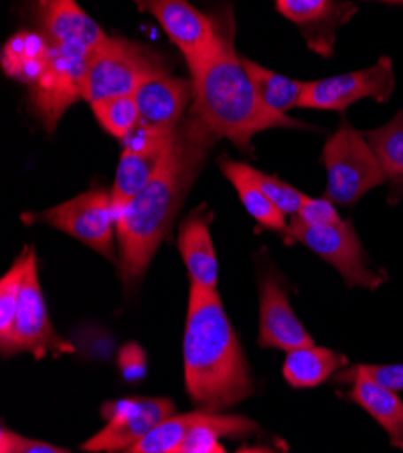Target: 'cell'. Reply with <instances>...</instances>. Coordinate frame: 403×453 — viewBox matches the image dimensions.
I'll list each match as a JSON object with an SVG mask.
<instances>
[{"mask_svg":"<svg viewBox=\"0 0 403 453\" xmlns=\"http://www.w3.org/2000/svg\"><path fill=\"white\" fill-rule=\"evenodd\" d=\"M219 138L192 111L174 128L161 161L145 188L116 219L120 275L125 288L138 284L170 232L179 208Z\"/></svg>","mask_w":403,"mask_h":453,"instance_id":"cell-1","label":"cell"},{"mask_svg":"<svg viewBox=\"0 0 403 453\" xmlns=\"http://www.w3.org/2000/svg\"><path fill=\"white\" fill-rule=\"evenodd\" d=\"M185 388L199 411L225 412L253 394V380L217 289L190 288L183 338Z\"/></svg>","mask_w":403,"mask_h":453,"instance_id":"cell-2","label":"cell"},{"mask_svg":"<svg viewBox=\"0 0 403 453\" xmlns=\"http://www.w3.org/2000/svg\"><path fill=\"white\" fill-rule=\"evenodd\" d=\"M192 100L194 112L210 127L217 138L232 142L239 150H252V138L270 128L315 130L288 114L267 107L237 57L234 27L221 29L217 48L194 69Z\"/></svg>","mask_w":403,"mask_h":453,"instance_id":"cell-3","label":"cell"},{"mask_svg":"<svg viewBox=\"0 0 403 453\" xmlns=\"http://www.w3.org/2000/svg\"><path fill=\"white\" fill-rule=\"evenodd\" d=\"M46 65L31 85L29 100L42 125L53 132L66 111L81 100V81L105 31L74 0H40Z\"/></svg>","mask_w":403,"mask_h":453,"instance_id":"cell-4","label":"cell"},{"mask_svg":"<svg viewBox=\"0 0 403 453\" xmlns=\"http://www.w3.org/2000/svg\"><path fill=\"white\" fill-rule=\"evenodd\" d=\"M321 159L328 173L326 197L338 206H353L385 183L382 165L364 132L354 130L345 119L329 135Z\"/></svg>","mask_w":403,"mask_h":453,"instance_id":"cell-5","label":"cell"},{"mask_svg":"<svg viewBox=\"0 0 403 453\" xmlns=\"http://www.w3.org/2000/svg\"><path fill=\"white\" fill-rule=\"evenodd\" d=\"M165 71L163 60L143 45L125 38H111L93 53L81 81V100L97 104L128 96L152 74Z\"/></svg>","mask_w":403,"mask_h":453,"instance_id":"cell-6","label":"cell"},{"mask_svg":"<svg viewBox=\"0 0 403 453\" xmlns=\"http://www.w3.org/2000/svg\"><path fill=\"white\" fill-rule=\"evenodd\" d=\"M284 237L288 242L304 244L309 251L333 265L347 288L375 291L385 282V275L369 265L368 255L351 220L342 219L335 224L313 226L302 222L298 217H291Z\"/></svg>","mask_w":403,"mask_h":453,"instance_id":"cell-7","label":"cell"},{"mask_svg":"<svg viewBox=\"0 0 403 453\" xmlns=\"http://www.w3.org/2000/svg\"><path fill=\"white\" fill-rule=\"evenodd\" d=\"M22 219L24 222L50 224L111 262L120 260L114 250L116 217L112 211L111 192L107 190H89L55 208L40 213H27Z\"/></svg>","mask_w":403,"mask_h":453,"instance_id":"cell-8","label":"cell"},{"mask_svg":"<svg viewBox=\"0 0 403 453\" xmlns=\"http://www.w3.org/2000/svg\"><path fill=\"white\" fill-rule=\"evenodd\" d=\"M0 352H3L4 357L17 356L20 352H31L38 359L48 352L57 356L74 352V347L58 336L50 320L46 300H43L38 279L36 253L33 248L15 322L10 334L0 340Z\"/></svg>","mask_w":403,"mask_h":453,"instance_id":"cell-9","label":"cell"},{"mask_svg":"<svg viewBox=\"0 0 403 453\" xmlns=\"http://www.w3.org/2000/svg\"><path fill=\"white\" fill-rule=\"evenodd\" d=\"M394 90V69L389 57H382L375 65L324 80L306 81L300 109L344 112L353 104L371 98L385 104Z\"/></svg>","mask_w":403,"mask_h":453,"instance_id":"cell-10","label":"cell"},{"mask_svg":"<svg viewBox=\"0 0 403 453\" xmlns=\"http://www.w3.org/2000/svg\"><path fill=\"white\" fill-rule=\"evenodd\" d=\"M174 414L167 397H127L102 406L107 425L81 444L85 451H130L159 423Z\"/></svg>","mask_w":403,"mask_h":453,"instance_id":"cell-11","label":"cell"},{"mask_svg":"<svg viewBox=\"0 0 403 453\" xmlns=\"http://www.w3.org/2000/svg\"><path fill=\"white\" fill-rule=\"evenodd\" d=\"M142 13L156 17L167 36L183 53L189 69L199 65L219 43L221 29L189 0H134Z\"/></svg>","mask_w":403,"mask_h":453,"instance_id":"cell-12","label":"cell"},{"mask_svg":"<svg viewBox=\"0 0 403 453\" xmlns=\"http://www.w3.org/2000/svg\"><path fill=\"white\" fill-rule=\"evenodd\" d=\"M311 343L313 338L293 312L286 289L275 277L266 275L259 293V345L290 352Z\"/></svg>","mask_w":403,"mask_h":453,"instance_id":"cell-13","label":"cell"},{"mask_svg":"<svg viewBox=\"0 0 403 453\" xmlns=\"http://www.w3.org/2000/svg\"><path fill=\"white\" fill-rule=\"evenodd\" d=\"M277 10L300 27L309 50L322 57L333 55L337 29L356 13L354 4L338 0H277Z\"/></svg>","mask_w":403,"mask_h":453,"instance_id":"cell-14","label":"cell"},{"mask_svg":"<svg viewBox=\"0 0 403 453\" xmlns=\"http://www.w3.org/2000/svg\"><path fill=\"white\" fill-rule=\"evenodd\" d=\"M192 96V80L172 76L167 71L147 78L134 93L140 121L170 130L183 121Z\"/></svg>","mask_w":403,"mask_h":453,"instance_id":"cell-15","label":"cell"},{"mask_svg":"<svg viewBox=\"0 0 403 453\" xmlns=\"http://www.w3.org/2000/svg\"><path fill=\"white\" fill-rule=\"evenodd\" d=\"M338 383H349V399L364 409L389 435L391 446L403 449V401L396 394L369 376L356 365L337 374Z\"/></svg>","mask_w":403,"mask_h":453,"instance_id":"cell-16","label":"cell"},{"mask_svg":"<svg viewBox=\"0 0 403 453\" xmlns=\"http://www.w3.org/2000/svg\"><path fill=\"white\" fill-rule=\"evenodd\" d=\"M213 213L201 206L194 210L179 226L177 246L183 257L192 284L217 289L219 265L210 235V224Z\"/></svg>","mask_w":403,"mask_h":453,"instance_id":"cell-17","label":"cell"},{"mask_svg":"<svg viewBox=\"0 0 403 453\" xmlns=\"http://www.w3.org/2000/svg\"><path fill=\"white\" fill-rule=\"evenodd\" d=\"M347 365V357L328 347L315 343L286 352L283 374L293 388H313L328 381Z\"/></svg>","mask_w":403,"mask_h":453,"instance_id":"cell-18","label":"cell"},{"mask_svg":"<svg viewBox=\"0 0 403 453\" xmlns=\"http://www.w3.org/2000/svg\"><path fill=\"white\" fill-rule=\"evenodd\" d=\"M221 170L237 190V196L243 206L246 208V211L262 226V228L286 235L288 232L286 215L255 185V180L248 173V165L222 159Z\"/></svg>","mask_w":403,"mask_h":453,"instance_id":"cell-19","label":"cell"},{"mask_svg":"<svg viewBox=\"0 0 403 453\" xmlns=\"http://www.w3.org/2000/svg\"><path fill=\"white\" fill-rule=\"evenodd\" d=\"M364 135L373 147L384 175L389 183V204H398L403 199V111L389 123L366 130Z\"/></svg>","mask_w":403,"mask_h":453,"instance_id":"cell-20","label":"cell"},{"mask_svg":"<svg viewBox=\"0 0 403 453\" xmlns=\"http://www.w3.org/2000/svg\"><path fill=\"white\" fill-rule=\"evenodd\" d=\"M48 40L43 33L22 31L8 40L3 50V67L8 76L29 87L40 78L46 65Z\"/></svg>","mask_w":403,"mask_h":453,"instance_id":"cell-21","label":"cell"},{"mask_svg":"<svg viewBox=\"0 0 403 453\" xmlns=\"http://www.w3.org/2000/svg\"><path fill=\"white\" fill-rule=\"evenodd\" d=\"M161 156H149V154H138L123 150L120 157V165L116 170L114 185L111 190V201H112V211L118 219L121 211L130 204V201L136 197L145 185L154 175Z\"/></svg>","mask_w":403,"mask_h":453,"instance_id":"cell-22","label":"cell"},{"mask_svg":"<svg viewBox=\"0 0 403 453\" xmlns=\"http://www.w3.org/2000/svg\"><path fill=\"white\" fill-rule=\"evenodd\" d=\"M243 65L257 90V95L272 111L286 114L288 111L298 107L306 81H298L275 71L266 69L244 57Z\"/></svg>","mask_w":403,"mask_h":453,"instance_id":"cell-23","label":"cell"},{"mask_svg":"<svg viewBox=\"0 0 403 453\" xmlns=\"http://www.w3.org/2000/svg\"><path fill=\"white\" fill-rule=\"evenodd\" d=\"M31 258V248H26L22 255L15 260L8 273L0 280V340L6 338L13 327L22 286L27 275Z\"/></svg>","mask_w":403,"mask_h":453,"instance_id":"cell-24","label":"cell"},{"mask_svg":"<svg viewBox=\"0 0 403 453\" xmlns=\"http://www.w3.org/2000/svg\"><path fill=\"white\" fill-rule=\"evenodd\" d=\"M91 107L102 128L118 140H123L140 123V109L134 95L107 98Z\"/></svg>","mask_w":403,"mask_h":453,"instance_id":"cell-25","label":"cell"},{"mask_svg":"<svg viewBox=\"0 0 403 453\" xmlns=\"http://www.w3.org/2000/svg\"><path fill=\"white\" fill-rule=\"evenodd\" d=\"M248 173L255 180V185L279 206V210L286 217H295L298 213V210L306 199V196L300 190L284 183L283 179L270 175V173H264L250 165H248Z\"/></svg>","mask_w":403,"mask_h":453,"instance_id":"cell-26","label":"cell"},{"mask_svg":"<svg viewBox=\"0 0 403 453\" xmlns=\"http://www.w3.org/2000/svg\"><path fill=\"white\" fill-rule=\"evenodd\" d=\"M174 134V128H161V127H152L147 123H138L130 130L123 142V150L130 152H138V154H149V156H159L165 152L170 138Z\"/></svg>","mask_w":403,"mask_h":453,"instance_id":"cell-27","label":"cell"},{"mask_svg":"<svg viewBox=\"0 0 403 453\" xmlns=\"http://www.w3.org/2000/svg\"><path fill=\"white\" fill-rule=\"evenodd\" d=\"M0 451L3 453H67L69 449L20 435L3 426V430H0Z\"/></svg>","mask_w":403,"mask_h":453,"instance_id":"cell-28","label":"cell"},{"mask_svg":"<svg viewBox=\"0 0 403 453\" xmlns=\"http://www.w3.org/2000/svg\"><path fill=\"white\" fill-rule=\"evenodd\" d=\"M337 204L324 197H307L304 199L298 213L295 217H298L302 222L306 224H313V226H322V224H335L340 222L342 217L338 215Z\"/></svg>","mask_w":403,"mask_h":453,"instance_id":"cell-29","label":"cell"},{"mask_svg":"<svg viewBox=\"0 0 403 453\" xmlns=\"http://www.w3.org/2000/svg\"><path fill=\"white\" fill-rule=\"evenodd\" d=\"M120 369L127 381H140L147 371L145 352L134 343H128L120 352Z\"/></svg>","mask_w":403,"mask_h":453,"instance_id":"cell-30","label":"cell"},{"mask_svg":"<svg viewBox=\"0 0 403 453\" xmlns=\"http://www.w3.org/2000/svg\"><path fill=\"white\" fill-rule=\"evenodd\" d=\"M366 376H369L373 381L401 392L403 390V364L396 365H356Z\"/></svg>","mask_w":403,"mask_h":453,"instance_id":"cell-31","label":"cell"},{"mask_svg":"<svg viewBox=\"0 0 403 453\" xmlns=\"http://www.w3.org/2000/svg\"><path fill=\"white\" fill-rule=\"evenodd\" d=\"M375 3H382V4H392V6H399V8H403V0H375Z\"/></svg>","mask_w":403,"mask_h":453,"instance_id":"cell-32","label":"cell"}]
</instances>
